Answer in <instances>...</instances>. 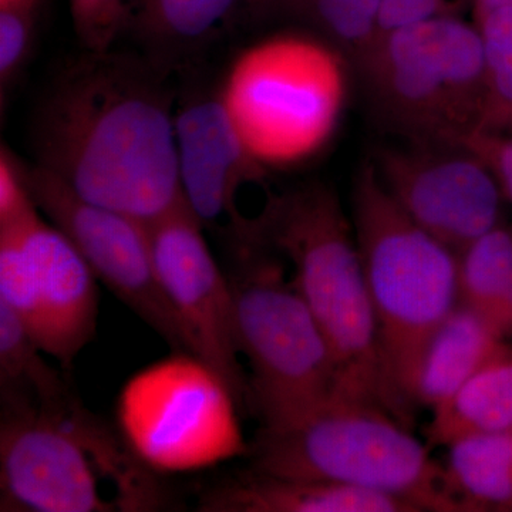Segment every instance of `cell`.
Segmentation results:
<instances>
[{
  "label": "cell",
  "mask_w": 512,
  "mask_h": 512,
  "mask_svg": "<svg viewBox=\"0 0 512 512\" xmlns=\"http://www.w3.org/2000/svg\"><path fill=\"white\" fill-rule=\"evenodd\" d=\"M40 2L42 0H0V5H5V3H26V5H33L39 8Z\"/></svg>",
  "instance_id": "obj_32"
},
{
  "label": "cell",
  "mask_w": 512,
  "mask_h": 512,
  "mask_svg": "<svg viewBox=\"0 0 512 512\" xmlns=\"http://www.w3.org/2000/svg\"><path fill=\"white\" fill-rule=\"evenodd\" d=\"M464 0H380L379 37L417 23L457 15Z\"/></svg>",
  "instance_id": "obj_28"
},
{
  "label": "cell",
  "mask_w": 512,
  "mask_h": 512,
  "mask_svg": "<svg viewBox=\"0 0 512 512\" xmlns=\"http://www.w3.org/2000/svg\"><path fill=\"white\" fill-rule=\"evenodd\" d=\"M29 184L39 211L72 242L97 281L173 352H185L180 330L158 284L148 225L83 200L40 165L29 164Z\"/></svg>",
  "instance_id": "obj_11"
},
{
  "label": "cell",
  "mask_w": 512,
  "mask_h": 512,
  "mask_svg": "<svg viewBox=\"0 0 512 512\" xmlns=\"http://www.w3.org/2000/svg\"><path fill=\"white\" fill-rule=\"evenodd\" d=\"M485 60L483 128L512 133V6L477 16Z\"/></svg>",
  "instance_id": "obj_23"
},
{
  "label": "cell",
  "mask_w": 512,
  "mask_h": 512,
  "mask_svg": "<svg viewBox=\"0 0 512 512\" xmlns=\"http://www.w3.org/2000/svg\"><path fill=\"white\" fill-rule=\"evenodd\" d=\"M158 284L185 352L218 373L247 412V373L239 362L234 298L227 271L211 252L205 228L185 201L148 224Z\"/></svg>",
  "instance_id": "obj_10"
},
{
  "label": "cell",
  "mask_w": 512,
  "mask_h": 512,
  "mask_svg": "<svg viewBox=\"0 0 512 512\" xmlns=\"http://www.w3.org/2000/svg\"><path fill=\"white\" fill-rule=\"evenodd\" d=\"M460 302L490 315L512 275V224H498L457 254Z\"/></svg>",
  "instance_id": "obj_22"
},
{
  "label": "cell",
  "mask_w": 512,
  "mask_h": 512,
  "mask_svg": "<svg viewBox=\"0 0 512 512\" xmlns=\"http://www.w3.org/2000/svg\"><path fill=\"white\" fill-rule=\"evenodd\" d=\"M380 0H272L265 15H289L313 26L357 60L379 39Z\"/></svg>",
  "instance_id": "obj_21"
},
{
  "label": "cell",
  "mask_w": 512,
  "mask_h": 512,
  "mask_svg": "<svg viewBox=\"0 0 512 512\" xmlns=\"http://www.w3.org/2000/svg\"><path fill=\"white\" fill-rule=\"evenodd\" d=\"M241 414L227 383L188 352H173L131 376L116 406L124 440L160 476L247 456Z\"/></svg>",
  "instance_id": "obj_9"
},
{
  "label": "cell",
  "mask_w": 512,
  "mask_h": 512,
  "mask_svg": "<svg viewBox=\"0 0 512 512\" xmlns=\"http://www.w3.org/2000/svg\"><path fill=\"white\" fill-rule=\"evenodd\" d=\"M251 241L289 262L338 365L346 399L382 407L409 427L392 392L352 220L329 185L311 181L266 197Z\"/></svg>",
  "instance_id": "obj_2"
},
{
  "label": "cell",
  "mask_w": 512,
  "mask_h": 512,
  "mask_svg": "<svg viewBox=\"0 0 512 512\" xmlns=\"http://www.w3.org/2000/svg\"><path fill=\"white\" fill-rule=\"evenodd\" d=\"M372 163L403 211L457 254L503 222L500 184L466 147L409 140L380 147Z\"/></svg>",
  "instance_id": "obj_12"
},
{
  "label": "cell",
  "mask_w": 512,
  "mask_h": 512,
  "mask_svg": "<svg viewBox=\"0 0 512 512\" xmlns=\"http://www.w3.org/2000/svg\"><path fill=\"white\" fill-rule=\"evenodd\" d=\"M352 224L387 380L412 419L421 355L434 330L460 303L457 252L403 211L372 161L353 181Z\"/></svg>",
  "instance_id": "obj_5"
},
{
  "label": "cell",
  "mask_w": 512,
  "mask_h": 512,
  "mask_svg": "<svg viewBox=\"0 0 512 512\" xmlns=\"http://www.w3.org/2000/svg\"><path fill=\"white\" fill-rule=\"evenodd\" d=\"M272 0H252L251 15L264 16L266 8L271 5Z\"/></svg>",
  "instance_id": "obj_31"
},
{
  "label": "cell",
  "mask_w": 512,
  "mask_h": 512,
  "mask_svg": "<svg viewBox=\"0 0 512 512\" xmlns=\"http://www.w3.org/2000/svg\"><path fill=\"white\" fill-rule=\"evenodd\" d=\"M5 231L18 232L35 275L39 320L33 340L70 372L96 336L99 281L72 242L40 214Z\"/></svg>",
  "instance_id": "obj_14"
},
{
  "label": "cell",
  "mask_w": 512,
  "mask_h": 512,
  "mask_svg": "<svg viewBox=\"0 0 512 512\" xmlns=\"http://www.w3.org/2000/svg\"><path fill=\"white\" fill-rule=\"evenodd\" d=\"M173 77L141 53L84 52L37 106L35 164L83 200L157 221L184 201Z\"/></svg>",
  "instance_id": "obj_1"
},
{
  "label": "cell",
  "mask_w": 512,
  "mask_h": 512,
  "mask_svg": "<svg viewBox=\"0 0 512 512\" xmlns=\"http://www.w3.org/2000/svg\"><path fill=\"white\" fill-rule=\"evenodd\" d=\"M430 446L458 437L512 430V345L504 340L450 399L431 410Z\"/></svg>",
  "instance_id": "obj_18"
},
{
  "label": "cell",
  "mask_w": 512,
  "mask_h": 512,
  "mask_svg": "<svg viewBox=\"0 0 512 512\" xmlns=\"http://www.w3.org/2000/svg\"><path fill=\"white\" fill-rule=\"evenodd\" d=\"M5 303L0 302V407L22 409L45 402L69 382Z\"/></svg>",
  "instance_id": "obj_20"
},
{
  "label": "cell",
  "mask_w": 512,
  "mask_h": 512,
  "mask_svg": "<svg viewBox=\"0 0 512 512\" xmlns=\"http://www.w3.org/2000/svg\"><path fill=\"white\" fill-rule=\"evenodd\" d=\"M504 339L484 312L460 302L427 342L414 379V406L450 399Z\"/></svg>",
  "instance_id": "obj_17"
},
{
  "label": "cell",
  "mask_w": 512,
  "mask_h": 512,
  "mask_svg": "<svg viewBox=\"0 0 512 512\" xmlns=\"http://www.w3.org/2000/svg\"><path fill=\"white\" fill-rule=\"evenodd\" d=\"M217 84L249 153L268 173L322 153L348 96L342 50L302 32L278 33L242 50Z\"/></svg>",
  "instance_id": "obj_7"
},
{
  "label": "cell",
  "mask_w": 512,
  "mask_h": 512,
  "mask_svg": "<svg viewBox=\"0 0 512 512\" xmlns=\"http://www.w3.org/2000/svg\"><path fill=\"white\" fill-rule=\"evenodd\" d=\"M235 338L245 356L247 412L282 426L343 397L335 357L284 258L259 244L231 248Z\"/></svg>",
  "instance_id": "obj_6"
},
{
  "label": "cell",
  "mask_w": 512,
  "mask_h": 512,
  "mask_svg": "<svg viewBox=\"0 0 512 512\" xmlns=\"http://www.w3.org/2000/svg\"><path fill=\"white\" fill-rule=\"evenodd\" d=\"M201 512H419L392 495L248 470L201 495Z\"/></svg>",
  "instance_id": "obj_16"
},
{
  "label": "cell",
  "mask_w": 512,
  "mask_h": 512,
  "mask_svg": "<svg viewBox=\"0 0 512 512\" xmlns=\"http://www.w3.org/2000/svg\"><path fill=\"white\" fill-rule=\"evenodd\" d=\"M359 63L377 110L409 140L458 144L483 128L485 60L476 23L448 15L387 33Z\"/></svg>",
  "instance_id": "obj_8"
},
{
  "label": "cell",
  "mask_w": 512,
  "mask_h": 512,
  "mask_svg": "<svg viewBox=\"0 0 512 512\" xmlns=\"http://www.w3.org/2000/svg\"><path fill=\"white\" fill-rule=\"evenodd\" d=\"M252 0H133L126 32L133 33L148 57L167 72L200 69L208 47L242 15Z\"/></svg>",
  "instance_id": "obj_15"
},
{
  "label": "cell",
  "mask_w": 512,
  "mask_h": 512,
  "mask_svg": "<svg viewBox=\"0 0 512 512\" xmlns=\"http://www.w3.org/2000/svg\"><path fill=\"white\" fill-rule=\"evenodd\" d=\"M245 457L269 476L376 491L419 512H466L429 447L382 407L359 400L339 397L291 423L259 426Z\"/></svg>",
  "instance_id": "obj_4"
},
{
  "label": "cell",
  "mask_w": 512,
  "mask_h": 512,
  "mask_svg": "<svg viewBox=\"0 0 512 512\" xmlns=\"http://www.w3.org/2000/svg\"><path fill=\"white\" fill-rule=\"evenodd\" d=\"M488 318L493 322L501 338L512 339V275Z\"/></svg>",
  "instance_id": "obj_29"
},
{
  "label": "cell",
  "mask_w": 512,
  "mask_h": 512,
  "mask_svg": "<svg viewBox=\"0 0 512 512\" xmlns=\"http://www.w3.org/2000/svg\"><path fill=\"white\" fill-rule=\"evenodd\" d=\"M181 79L175 106L181 192L205 231L220 232L235 247L251 228V218L239 211L238 192L264 183L269 173L249 153L217 82L205 80L200 69Z\"/></svg>",
  "instance_id": "obj_13"
},
{
  "label": "cell",
  "mask_w": 512,
  "mask_h": 512,
  "mask_svg": "<svg viewBox=\"0 0 512 512\" xmlns=\"http://www.w3.org/2000/svg\"><path fill=\"white\" fill-rule=\"evenodd\" d=\"M474 8V18L504 6H512V0H471Z\"/></svg>",
  "instance_id": "obj_30"
},
{
  "label": "cell",
  "mask_w": 512,
  "mask_h": 512,
  "mask_svg": "<svg viewBox=\"0 0 512 512\" xmlns=\"http://www.w3.org/2000/svg\"><path fill=\"white\" fill-rule=\"evenodd\" d=\"M446 447L448 485L466 512H512V430L467 434Z\"/></svg>",
  "instance_id": "obj_19"
},
{
  "label": "cell",
  "mask_w": 512,
  "mask_h": 512,
  "mask_svg": "<svg viewBox=\"0 0 512 512\" xmlns=\"http://www.w3.org/2000/svg\"><path fill=\"white\" fill-rule=\"evenodd\" d=\"M29 184V164L5 144L0 151V231L19 227L39 215Z\"/></svg>",
  "instance_id": "obj_26"
},
{
  "label": "cell",
  "mask_w": 512,
  "mask_h": 512,
  "mask_svg": "<svg viewBox=\"0 0 512 512\" xmlns=\"http://www.w3.org/2000/svg\"><path fill=\"white\" fill-rule=\"evenodd\" d=\"M133 0H69L70 16L84 52H107L127 30Z\"/></svg>",
  "instance_id": "obj_25"
},
{
  "label": "cell",
  "mask_w": 512,
  "mask_h": 512,
  "mask_svg": "<svg viewBox=\"0 0 512 512\" xmlns=\"http://www.w3.org/2000/svg\"><path fill=\"white\" fill-rule=\"evenodd\" d=\"M168 510L173 495L160 474L120 433L84 406L72 387L29 409L0 417V511Z\"/></svg>",
  "instance_id": "obj_3"
},
{
  "label": "cell",
  "mask_w": 512,
  "mask_h": 512,
  "mask_svg": "<svg viewBox=\"0 0 512 512\" xmlns=\"http://www.w3.org/2000/svg\"><path fill=\"white\" fill-rule=\"evenodd\" d=\"M458 146L477 154L493 171L505 201L512 205V133L480 128L463 138Z\"/></svg>",
  "instance_id": "obj_27"
},
{
  "label": "cell",
  "mask_w": 512,
  "mask_h": 512,
  "mask_svg": "<svg viewBox=\"0 0 512 512\" xmlns=\"http://www.w3.org/2000/svg\"><path fill=\"white\" fill-rule=\"evenodd\" d=\"M37 6L0 5V93L2 103L25 72L35 49Z\"/></svg>",
  "instance_id": "obj_24"
}]
</instances>
